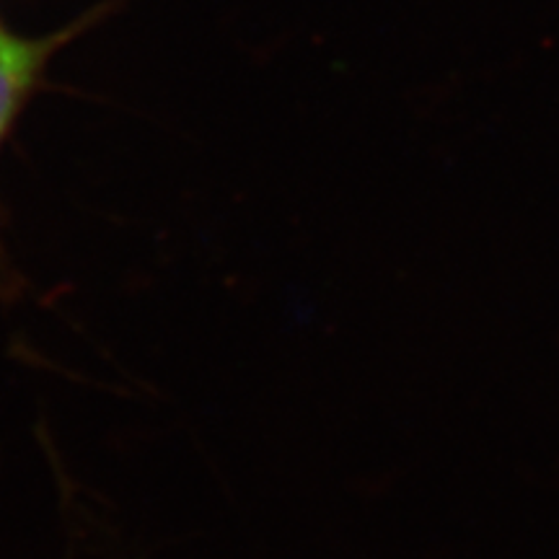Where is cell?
<instances>
[{
    "label": "cell",
    "mask_w": 559,
    "mask_h": 559,
    "mask_svg": "<svg viewBox=\"0 0 559 559\" xmlns=\"http://www.w3.org/2000/svg\"><path fill=\"white\" fill-rule=\"evenodd\" d=\"M60 39H66V34H58L52 39H21L0 26V148L9 140L11 130L16 128L26 102L37 91L41 70ZM0 275H9L3 243H0Z\"/></svg>",
    "instance_id": "6da1fadb"
}]
</instances>
